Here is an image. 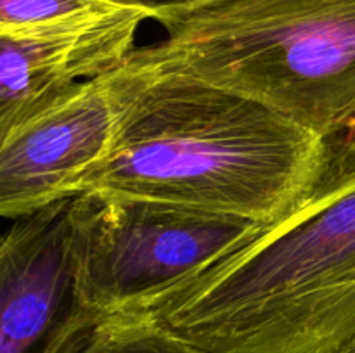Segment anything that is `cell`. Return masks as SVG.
Returning a JSON list of instances; mask_svg holds the SVG:
<instances>
[{
	"instance_id": "obj_3",
	"label": "cell",
	"mask_w": 355,
	"mask_h": 353,
	"mask_svg": "<svg viewBox=\"0 0 355 353\" xmlns=\"http://www.w3.org/2000/svg\"><path fill=\"white\" fill-rule=\"evenodd\" d=\"M130 59L260 100L329 138L355 125V0H200Z\"/></svg>"
},
{
	"instance_id": "obj_9",
	"label": "cell",
	"mask_w": 355,
	"mask_h": 353,
	"mask_svg": "<svg viewBox=\"0 0 355 353\" xmlns=\"http://www.w3.org/2000/svg\"><path fill=\"white\" fill-rule=\"evenodd\" d=\"M111 7L106 0H0V30L59 23Z\"/></svg>"
},
{
	"instance_id": "obj_6",
	"label": "cell",
	"mask_w": 355,
	"mask_h": 353,
	"mask_svg": "<svg viewBox=\"0 0 355 353\" xmlns=\"http://www.w3.org/2000/svg\"><path fill=\"white\" fill-rule=\"evenodd\" d=\"M90 311L78 294L75 197L0 237V353H52Z\"/></svg>"
},
{
	"instance_id": "obj_10",
	"label": "cell",
	"mask_w": 355,
	"mask_h": 353,
	"mask_svg": "<svg viewBox=\"0 0 355 353\" xmlns=\"http://www.w3.org/2000/svg\"><path fill=\"white\" fill-rule=\"evenodd\" d=\"M106 2L114 3V6L134 7V9L148 14L149 19H156L159 14L166 12V10L180 9V7L191 6V3H196L200 0H106Z\"/></svg>"
},
{
	"instance_id": "obj_12",
	"label": "cell",
	"mask_w": 355,
	"mask_h": 353,
	"mask_svg": "<svg viewBox=\"0 0 355 353\" xmlns=\"http://www.w3.org/2000/svg\"><path fill=\"white\" fill-rule=\"evenodd\" d=\"M340 134H347V135H350V137H355V125H352L350 128H347V130L340 132Z\"/></svg>"
},
{
	"instance_id": "obj_1",
	"label": "cell",
	"mask_w": 355,
	"mask_h": 353,
	"mask_svg": "<svg viewBox=\"0 0 355 353\" xmlns=\"http://www.w3.org/2000/svg\"><path fill=\"white\" fill-rule=\"evenodd\" d=\"M276 221L134 308L201 353H335L355 338V138Z\"/></svg>"
},
{
	"instance_id": "obj_7",
	"label": "cell",
	"mask_w": 355,
	"mask_h": 353,
	"mask_svg": "<svg viewBox=\"0 0 355 353\" xmlns=\"http://www.w3.org/2000/svg\"><path fill=\"white\" fill-rule=\"evenodd\" d=\"M148 14L114 6L59 23L0 30V137L83 80L128 62Z\"/></svg>"
},
{
	"instance_id": "obj_2",
	"label": "cell",
	"mask_w": 355,
	"mask_h": 353,
	"mask_svg": "<svg viewBox=\"0 0 355 353\" xmlns=\"http://www.w3.org/2000/svg\"><path fill=\"white\" fill-rule=\"evenodd\" d=\"M326 149L324 137L260 100L155 71L82 194L267 225L307 192Z\"/></svg>"
},
{
	"instance_id": "obj_5",
	"label": "cell",
	"mask_w": 355,
	"mask_h": 353,
	"mask_svg": "<svg viewBox=\"0 0 355 353\" xmlns=\"http://www.w3.org/2000/svg\"><path fill=\"white\" fill-rule=\"evenodd\" d=\"M153 75V68L128 59L9 128L0 137V218H23L80 196Z\"/></svg>"
},
{
	"instance_id": "obj_8",
	"label": "cell",
	"mask_w": 355,
	"mask_h": 353,
	"mask_svg": "<svg viewBox=\"0 0 355 353\" xmlns=\"http://www.w3.org/2000/svg\"><path fill=\"white\" fill-rule=\"evenodd\" d=\"M52 353H201L139 310L85 315L58 343Z\"/></svg>"
},
{
	"instance_id": "obj_4",
	"label": "cell",
	"mask_w": 355,
	"mask_h": 353,
	"mask_svg": "<svg viewBox=\"0 0 355 353\" xmlns=\"http://www.w3.org/2000/svg\"><path fill=\"white\" fill-rule=\"evenodd\" d=\"M78 294L92 315L134 310L217 260L259 224L149 203L75 197Z\"/></svg>"
},
{
	"instance_id": "obj_11",
	"label": "cell",
	"mask_w": 355,
	"mask_h": 353,
	"mask_svg": "<svg viewBox=\"0 0 355 353\" xmlns=\"http://www.w3.org/2000/svg\"><path fill=\"white\" fill-rule=\"evenodd\" d=\"M335 353H355V338L350 339L347 345H343L342 348H340L338 352H335Z\"/></svg>"
}]
</instances>
